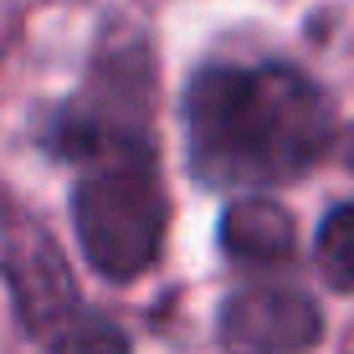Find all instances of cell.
<instances>
[{"instance_id": "6", "label": "cell", "mask_w": 354, "mask_h": 354, "mask_svg": "<svg viewBox=\"0 0 354 354\" xmlns=\"http://www.w3.org/2000/svg\"><path fill=\"white\" fill-rule=\"evenodd\" d=\"M319 267L334 288H354V205L324 216L319 226Z\"/></svg>"}, {"instance_id": "2", "label": "cell", "mask_w": 354, "mask_h": 354, "mask_svg": "<svg viewBox=\"0 0 354 354\" xmlns=\"http://www.w3.org/2000/svg\"><path fill=\"white\" fill-rule=\"evenodd\" d=\"M77 241L103 277L129 283L154 267L169 226V201L154 175V154L144 139H113L82 154V180L72 195Z\"/></svg>"}, {"instance_id": "5", "label": "cell", "mask_w": 354, "mask_h": 354, "mask_svg": "<svg viewBox=\"0 0 354 354\" xmlns=\"http://www.w3.org/2000/svg\"><path fill=\"white\" fill-rule=\"evenodd\" d=\"M221 252L247 267H272L292 252V216L267 195H241L221 216Z\"/></svg>"}, {"instance_id": "1", "label": "cell", "mask_w": 354, "mask_h": 354, "mask_svg": "<svg viewBox=\"0 0 354 354\" xmlns=\"http://www.w3.org/2000/svg\"><path fill=\"white\" fill-rule=\"evenodd\" d=\"M190 169L205 185H277L303 175L334 139V108L288 62L205 67L185 93Z\"/></svg>"}, {"instance_id": "3", "label": "cell", "mask_w": 354, "mask_h": 354, "mask_svg": "<svg viewBox=\"0 0 354 354\" xmlns=\"http://www.w3.org/2000/svg\"><path fill=\"white\" fill-rule=\"evenodd\" d=\"M0 262H6V283H10L21 324H26L31 339L46 344V354H129V339L82 303L57 241L36 221L6 226Z\"/></svg>"}, {"instance_id": "7", "label": "cell", "mask_w": 354, "mask_h": 354, "mask_svg": "<svg viewBox=\"0 0 354 354\" xmlns=\"http://www.w3.org/2000/svg\"><path fill=\"white\" fill-rule=\"evenodd\" d=\"M344 160H349V169H354V133H349V149H344Z\"/></svg>"}, {"instance_id": "4", "label": "cell", "mask_w": 354, "mask_h": 354, "mask_svg": "<svg viewBox=\"0 0 354 354\" xmlns=\"http://www.w3.org/2000/svg\"><path fill=\"white\" fill-rule=\"evenodd\" d=\"M221 334L247 354H308L324 339V313L298 288H247L226 298Z\"/></svg>"}]
</instances>
